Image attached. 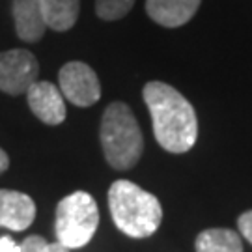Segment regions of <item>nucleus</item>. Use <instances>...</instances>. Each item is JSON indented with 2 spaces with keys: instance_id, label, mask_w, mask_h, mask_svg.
<instances>
[{
  "instance_id": "obj_8",
  "label": "nucleus",
  "mask_w": 252,
  "mask_h": 252,
  "mask_svg": "<svg viewBox=\"0 0 252 252\" xmlns=\"http://www.w3.org/2000/svg\"><path fill=\"white\" fill-rule=\"evenodd\" d=\"M36 219V204L25 192L0 189V226L23 232Z\"/></svg>"
},
{
  "instance_id": "obj_2",
  "label": "nucleus",
  "mask_w": 252,
  "mask_h": 252,
  "mask_svg": "<svg viewBox=\"0 0 252 252\" xmlns=\"http://www.w3.org/2000/svg\"><path fill=\"white\" fill-rule=\"evenodd\" d=\"M108 209L118 230L135 239L153 235L162 220L159 198L127 180H118L110 185Z\"/></svg>"
},
{
  "instance_id": "obj_4",
  "label": "nucleus",
  "mask_w": 252,
  "mask_h": 252,
  "mask_svg": "<svg viewBox=\"0 0 252 252\" xmlns=\"http://www.w3.org/2000/svg\"><path fill=\"white\" fill-rule=\"evenodd\" d=\"M99 224V207L92 194L77 190L58 202L56 207V239L65 249H81L92 241Z\"/></svg>"
},
{
  "instance_id": "obj_15",
  "label": "nucleus",
  "mask_w": 252,
  "mask_h": 252,
  "mask_svg": "<svg viewBox=\"0 0 252 252\" xmlns=\"http://www.w3.org/2000/svg\"><path fill=\"white\" fill-rule=\"evenodd\" d=\"M237 228H239V232H241L245 239L252 245V209L245 211L243 215L237 219Z\"/></svg>"
},
{
  "instance_id": "obj_1",
  "label": "nucleus",
  "mask_w": 252,
  "mask_h": 252,
  "mask_svg": "<svg viewBox=\"0 0 252 252\" xmlns=\"http://www.w3.org/2000/svg\"><path fill=\"white\" fill-rule=\"evenodd\" d=\"M142 94L152 116L153 135L161 148L170 153L189 152L196 144L198 120L187 97L161 81L148 82Z\"/></svg>"
},
{
  "instance_id": "obj_5",
  "label": "nucleus",
  "mask_w": 252,
  "mask_h": 252,
  "mask_svg": "<svg viewBox=\"0 0 252 252\" xmlns=\"http://www.w3.org/2000/svg\"><path fill=\"white\" fill-rule=\"evenodd\" d=\"M39 63L27 49H11L0 53V90L9 95L27 94L37 82Z\"/></svg>"
},
{
  "instance_id": "obj_7",
  "label": "nucleus",
  "mask_w": 252,
  "mask_h": 252,
  "mask_svg": "<svg viewBox=\"0 0 252 252\" xmlns=\"http://www.w3.org/2000/svg\"><path fill=\"white\" fill-rule=\"evenodd\" d=\"M28 107L47 126H58L65 120V103L58 86L49 81L34 82L27 92Z\"/></svg>"
},
{
  "instance_id": "obj_14",
  "label": "nucleus",
  "mask_w": 252,
  "mask_h": 252,
  "mask_svg": "<svg viewBox=\"0 0 252 252\" xmlns=\"http://www.w3.org/2000/svg\"><path fill=\"white\" fill-rule=\"evenodd\" d=\"M49 243L41 235H30L21 243V252H47Z\"/></svg>"
},
{
  "instance_id": "obj_6",
  "label": "nucleus",
  "mask_w": 252,
  "mask_h": 252,
  "mask_svg": "<svg viewBox=\"0 0 252 252\" xmlns=\"http://www.w3.org/2000/svg\"><path fill=\"white\" fill-rule=\"evenodd\" d=\"M58 86L63 97L77 107H92L101 97V84L95 71L84 62H67L58 73Z\"/></svg>"
},
{
  "instance_id": "obj_10",
  "label": "nucleus",
  "mask_w": 252,
  "mask_h": 252,
  "mask_svg": "<svg viewBox=\"0 0 252 252\" xmlns=\"http://www.w3.org/2000/svg\"><path fill=\"white\" fill-rule=\"evenodd\" d=\"M13 21L17 36L27 43L39 41L47 30L41 0H13Z\"/></svg>"
},
{
  "instance_id": "obj_13",
  "label": "nucleus",
  "mask_w": 252,
  "mask_h": 252,
  "mask_svg": "<svg viewBox=\"0 0 252 252\" xmlns=\"http://www.w3.org/2000/svg\"><path fill=\"white\" fill-rule=\"evenodd\" d=\"M135 0H95V13L103 21H118L133 9Z\"/></svg>"
},
{
  "instance_id": "obj_18",
  "label": "nucleus",
  "mask_w": 252,
  "mask_h": 252,
  "mask_svg": "<svg viewBox=\"0 0 252 252\" xmlns=\"http://www.w3.org/2000/svg\"><path fill=\"white\" fill-rule=\"evenodd\" d=\"M47 252H69V249H65L63 245H60L58 241H56V243H49Z\"/></svg>"
},
{
  "instance_id": "obj_12",
  "label": "nucleus",
  "mask_w": 252,
  "mask_h": 252,
  "mask_svg": "<svg viewBox=\"0 0 252 252\" xmlns=\"http://www.w3.org/2000/svg\"><path fill=\"white\" fill-rule=\"evenodd\" d=\"M196 252H243L241 235L226 228H209L196 237Z\"/></svg>"
},
{
  "instance_id": "obj_3",
  "label": "nucleus",
  "mask_w": 252,
  "mask_h": 252,
  "mask_svg": "<svg viewBox=\"0 0 252 252\" xmlns=\"http://www.w3.org/2000/svg\"><path fill=\"white\" fill-rule=\"evenodd\" d=\"M99 136L105 159L112 168L129 170L138 162L144 148L142 131L126 103H112L105 108Z\"/></svg>"
},
{
  "instance_id": "obj_16",
  "label": "nucleus",
  "mask_w": 252,
  "mask_h": 252,
  "mask_svg": "<svg viewBox=\"0 0 252 252\" xmlns=\"http://www.w3.org/2000/svg\"><path fill=\"white\" fill-rule=\"evenodd\" d=\"M0 252H21V245H17L11 237H0Z\"/></svg>"
},
{
  "instance_id": "obj_11",
  "label": "nucleus",
  "mask_w": 252,
  "mask_h": 252,
  "mask_svg": "<svg viewBox=\"0 0 252 252\" xmlns=\"http://www.w3.org/2000/svg\"><path fill=\"white\" fill-rule=\"evenodd\" d=\"M47 28L65 32L75 27L79 19L81 0H41Z\"/></svg>"
},
{
  "instance_id": "obj_9",
  "label": "nucleus",
  "mask_w": 252,
  "mask_h": 252,
  "mask_svg": "<svg viewBox=\"0 0 252 252\" xmlns=\"http://www.w3.org/2000/svg\"><path fill=\"white\" fill-rule=\"evenodd\" d=\"M202 0H146V11L164 28L183 27L194 17Z\"/></svg>"
},
{
  "instance_id": "obj_17",
  "label": "nucleus",
  "mask_w": 252,
  "mask_h": 252,
  "mask_svg": "<svg viewBox=\"0 0 252 252\" xmlns=\"http://www.w3.org/2000/svg\"><path fill=\"white\" fill-rule=\"evenodd\" d=\"M9 168V157L8 153L4 152L2 148H0V174H4V172Z\"/></svg>"
}]
</instances>
